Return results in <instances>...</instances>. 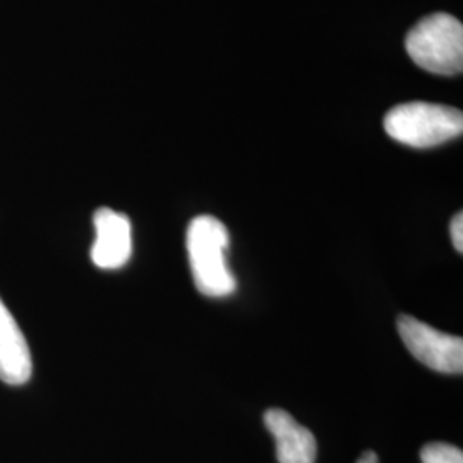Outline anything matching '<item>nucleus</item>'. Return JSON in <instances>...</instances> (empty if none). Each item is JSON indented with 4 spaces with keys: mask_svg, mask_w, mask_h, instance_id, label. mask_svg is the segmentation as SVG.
Wrapping results in <instances>:
<instances>
[{
    "mask_svg": "<svg viewBox=\"0 0 463 463\" xmlns=\"http://www.w3.org/2000/svg\"><path fill=\"white\" fill-rule=\"evenodd\" d=\"M405 49L415 64L439 76H455L463 69L462 23L447 13L419 21L405 38Z\"/></svg>",
    "mask_w": 463,
    "mask_h": 463,
    "instance_id": "nucleus-3",
    "label": "nucleus"
},
{
    "mask_svg": "<svg viewBox=\"0 0 463 463\" xmlns=\"http://www.w3.org/2000/svg\"><path fill=\"white\" fill-rule=\"evenodd\" d=\"M32 354L19 325L0 298V380L13 386L32 378Z\"/></svg>",
    "mask_w": 463,
    "mask_h": 463,
    "instance_id": "nucleus-7",
    "label": "nucleus"
},
{
    "mask_svg": "<svg viewBox=\"0 0 463 463\" xmlns=\"http://www.w3.org/2000/svg\"><path fill=\"white\" fill-rule=\"evenodd\" d=\"M355 463H378V455L374 451H365Z\"/></svg>",
    "mask_w": 463,
    "mask_h": 463,
    "instance_id": "nucleus-10",
    "label": "nucleus"
},
{
    "mask_svg": "<svg viewBox=\"0 0 463 463\" xmlns=\"http://www.w3.org/2000/svg\"><path fill=\"white\" fill-rule=\"evenodd\" d=\"M397 326L400 338L419 363L438 373L462 374V336L434 330L417 317L407 315L398 317Z\"/></svg>",
    "mask_w": 463,
    "mask_h": 463,
    "instance_id": "nucleus-4",
    "label": "nucleus"
},
{
    "mask_svg": "<svg viewBox=\"0 0 463 463\" xmlns=\"http://www.w3.org/2000/svg\"><path fill=\"white\" fill-rule=\"evenodd\" d=\"M229 242L227 227L215 216H196L187 227L185 246L194 285L208 298H225L235 292L237 281L225 258Z\"/></svg>",
    "mask_w": 463,
    "mask_h": 463,
    "instance_id": "nucleus-1",
    "label": "nucleus"
},
{
    "mask_svg": "<svg viewBox=\"0 0 463 463\" xmlns=\"http://www.w3.org/2000/svg\"><path fill=\"white\" fill-rule=\"evenodd\" d=\"M97 239L91 248V260L101 269H117L129 261L133 252L129 218L110 208L95 213Z\"/></svg>",
    "mask_w": 463,
    "mask_h": 463,
    "instance_id": "nucleus-5",
    "label": "nucleus"
},
{
    "mask_svg": "<svg viewBox=\"0 0 463 463\" xmlns=\"http://www.w3.org/2000/svg\"><path fill=\"white\" fill-rule=\"evenodd\" d=\"M265 424L275 438L279 462H316L317 445L315 434L300 426L292 415L281 409H269L265 414Z\"/></svg>",
    "mask_w": 463,
    "mask_h": 463,
    "instance_id": "nucleus-6",
    "label": "nucleus"
},
{
    "mask_svg": "<svg viewBox=\"0 0 463 463\" xmlns=\"http://www.w3.org/2000/svg\"><path fill=\"white\" fill-rule=\"evenodd\" d=\"M384 131L411 148H432L463 133V114L428 101L402 103L384 117Z\"/></svg>",
    "mask_w": 463,
    "mask_h": 463,
    "instance_id": "nucleus-2",
    "label": "nucleus"
},
{
    "mask_svg": "<svg viewBox=\"0 0 463 463\" xmlns=\"http://www.w3.org/2000/svg\"><path fill=\"white\" fill-rule=\"evenodd\" d=\"M449 233H451V242L455 249L462 254L463 252V215L462 212L453 216L451 225H449Z\"/></svg>",
    "mask_w": 463,
    "mask_h": 463,
    "instance_id": "nucleus-9",
    "label": "nucleus"
},
{
    "mask_svg": "<svg viewBox=\"0 0 463 463\" xmlns=\"http://www.w3.org/2000/svg\"><path fill=\"white\" fill-rule=\"evenodd\" d=\"M422 463H463L460 448L448 443H430L420 449Z\"/></svg>",
    "mask_w": 463,
    "mask_h": 463,
    "instance_id": "nucleus-8",
    "label": "nucleus"
}]
</instances>
